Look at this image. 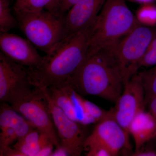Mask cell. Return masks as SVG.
I'll return each mask as SVG.
<instances>
[{"label": "cell", "mask_w": 156, "mask_h": 156, "mask_svg": "<svg viewBox=\"0 0 156 156\" xmlns=\"http://www.w3.org/2000/svg\"><path fill=\"white\" fill-rule=\"evenodd\" d=\"M92 27L63 39L43 56L38 65L27 68L33 87L48 88L66 85L87 57Z\"/></svg>", "instance_id": "obj_1"}, {"label": "cell", "mask_w": 156, "mask_h": 156, "mask_svg": "<svg viewBox=\"0 0 156 156\" xmlns=\"http://www.w3.org/2000/svg\"><path fill=\"white\" fill-rule=\"evenodd\" d=\"M67 84L81 95L97 96L115 103L124 83L112 48L87 54Z\"/></svg>", "instance_id": "obj_2"}, {"label": "cell", "mask_w": 156, "mask_h": 156, "mask_svg": "<svg viewBox=\"0 0 156 156\" xmlns=\"http://www.w3.org/2000/svg\"><path fill=\"white\" fill-rule=\"evenodd\" d=\"M139 23L125 0H106L92 26L87 54L113 48Z\"/></svg>", "instance_id": "obj_3"}, {"label": "cell", "mask_w": 156, "mask_h": 156, "mask_svg": "<svg viewBox=\"0 0 156 156\" xmlns=\"http://www.w3.org/2000/svg\"><path fill=\"white\" fill-rule=\"evenodd\" d=\"M18 27L36 48L50 52L64 39V15L48 10L15 12Z\"/></svg>", "instance_id": "obj_4"}, {"label": "cell", "mask_w": 156, "mask_h": 156, "mask_svg": "<svg viewBox=\"0 0 156 156\" xmlns=\"http://www.w3.org/2000/svg\"><path fill=\"white\" fill-rule=\"evenodd\" d=\"M156 37V28L139 23L112 48L124 84L136 74L143 57Z\"/></svg>", "instance_id": "obj_5"}, {"label": "cell", "mask_w": 156, "mask_h": 156, "mask_svg": "<svg viewBox=\"0 0 156 156\" xmlns=\"http://www.w3.org/2000/svg\"><path fill=\"white\" fill-rule=\"evenodd\" d=\"M11 106L46 136L55 149L61 147L48 102L41 89L34 87L30 95Z\"/></svg>", "instance_id": "obj_6"}, {"label": "cell", "mask_w": 156, "mask_h": 156, "mask_svg": "<svg viewBox=\"0 0 156 156\" xmlns=\"http://www.w3.org/2000/svg\"><path fill=\"white\" fill-rule=\"evenodd\" d=\"M28 69L0 53V101L13 105L27 97L34 89Z\"/></svg>", "instance_id": "obj_7"}, {"label": "cell", "mask_w": 156, "mask_h": 156, "mask_svg": "<svg viewBox=\"0 0 156 156\" xmlns=\"http://www.w3.org/2000/svg\"><path fill=\"white\" fill-rule=\"evenodd\" d=\"M44 95L54 126L58 132L62 147L68 155L80 156L87 135L86 126L71 119L52 99L48 89L38 88Z\"/></svg>", "instance_id": "obj_8"}, {"label": "cell", "mask_w": 156, "mask_h": 156, "mask_svg": "<svg viewBox=\"0 0 156 156\" xmlns=\"http://www.w3.org/2000/svg\"><path fill=\"white\" fill-rule=\"evenodd\" d=\"M129 135L115 119L111 108L108 115L96 123L92 133L87 136L84 150L92 147L101 146L108 150L112 156H118L123 151H130Z\"/></svg>", "instance_id": "obj_9"}, {"label": "cell", "mask_w": 156, "mask_h": 156, "mask_svg": "<svg viewBox=\"0 0 156 156\" xmlns=\"http://www.w3.org/2000/svg\"><path fill=\"white\" fill-rule=\"evenodd\" d=\"M112 108L115 119L129 134V128L134 117L145 109V93L139 76L134 75L124 85L122 94Z\"/></svg>", "instance_id": "obj_10"}, {"label": "cell", "mask_w": 156, "mask_h": 156, "mask_svg": "<svg viewBox=\"0 0 156 156\" xmlns=\"http://www.w3.org/2000/svg\"><path fill=\"white\" fill-rule=\"evenodd\" d=\"M106 0H79L64 15V38L92 27Z\"/></svg>", "instance_id": "obj_11"}, {"label": "cell", "mask_w": 156, "mask_h": 156, "mask_svg": "<svg viewBox=\"0 0 156 156\" xmlns=\"http://www.w3.org/2000/svg\"><path fill=\"white\" fill-rule=\"evenodd\" d=\"M0 48L5 56L27 68L35 67L43 59L28 39L15 34L1 33Z\"/></svg>", "instance_id": "obj_12"}, {"label": "cell", "mask_w": 156, "mask_h": 156, "mask_svg": "<svg viewBox=\"0 0 156 156\" xmlns=\"http://www.w3.org/2000/svg\"><path fill=\"white\" fill-rule=\"evenodd\" d=\"M135 144V150H139L146 143L156 137V120L145 110L140 112L129 128Z\"/></svg>", "instance_id": "obj_13"}, {"label": "cell", "mask_w": 156, "mask_h": 156, "mask_svg": "<svg viewBox=\"0 0 156 156\" xmlns=\"http://www.w3.org/2000/svg\"><path fill=\"white\" fill-rule=\"evenodd\" d=\"M50 144H52L48 138L34 129L17 140L13 147H11L6 152L5 156H37L41 150Z\"/></svg>", "instance_id": "obj_14"}, {"label": "cell", "mask_w": 156, "mask_h": 156, "mask_svg": "<svg viewBox=\"0 0 156 156\" xmlns=\"http://www.w3.org/2000/svg\"><path fill=\"white\" fill-rule=\"evenodd\" d=\"M3 128L13 129L17 134L18 140L36 129L9 103L1 102L0 128Z\"/></svg>", "instance_id": "obj_15"}, {"label": "cell", "mask_w": 156, "mask_h": 156, "mask_svg": "<svg viewBox=\"0 0 156 156\" xmlns=\"http://www.w3.org/2000/svg\"><path fill=\"white\" fill-rule=\"evenodd\" d=\"M56 5L57 0H15L14 10V12H36L46 10L58 14Z\"/></svg>", "instance_id": "obj_16"}, {"label": "cell", "mask_w": 156, "mask_h": 156, "mask_svg": "<svg viewBox=\"0 0 156 156\" xmlns=\"http://www.w3.org/2000/svg\"><path fill=\"white\" fill-rule=\"evenodd\" d=\"M145 93L146 105L156 96V66L138 74Z\"/></svg>", "instance_id": "obj_17"}, {"label": "cell", "mask_w": 156, "mask_h": 156, "mask_svg": "<svg viewBox=\"0 0 156 156\" xmlns=\"http://www.w3.org/2000/svg\"><path fill=\"white\" fill-rule=\"evenodd\" d=\"M17 26V19L11 14L9 0H0V32H9Z\"/></svg>", "instance_id": "obj_18"}, {"label": "cell", "mask_w": 156, "mask_h": 156, "mask_svg": "<svg viewBox=\"0 0 156 156\" xmlns=\"http://www.w3.org/2000/svg\"><path fill=\"white\" fill-rule=\"evenodd\" d=\"M136 18L142 25L154 27L156 26V6L151 3L144 4L136 11Z\"/></svg>", "instance_id": "obj_19"}, {"label": "cell", "mask_w": 156, "mask_h": 156, "mask_svg": "<svg viewBox=\"0 0 156 156\" xmlns=\"http://www.w3.org/2000/svg\"><path fill=\"white\" fill-rule=\"evenodd\" d=\"M0 134V156H5V154L11 148V144L18 137L15 131L10 128H1Z\"/></svg>", "instance_id": "obj_20"}, {"label": "cell", "mask_w": 156, "mask_h": 156, "mask_svg": "<svg viewBox=\"0 0 156 156\" xmlns=\"http://www.w3.org/2000/svg\"><path fill=\"white\" fill-rule=\"evenodd\" d=\"M156 66V37L152 40L140 64V68Z\"/></svg>", "instance_id": "obj_21"}, {"label": "cell", "mask_w": 156, "mask_h": 156, "mask_svg": "<svg viewBox=\"0 0 156 156\" xmlns=\"http://www.w3.org/2000/svg\"><path fill=\"white\" fill-rule=\"evenodd\" d=\"M79 0H57L56 13L64 15Z\"/></svg>", "instance_id": "obj_22"}, {"label": "cell", "mask_w": 156, "mask_h": 156, "mask_svg": "<svg viewBox=\"0 0 156 156\" xmlns=\"http://www.w3.org/2000/svg\"><path fill=\"white\" fill-rule=\"evenodd\" d=\"M87 156H112L110 152L105 147L101 146L92 147L87 149Z\"/></svg>", "instance_id": "obj_23"}, {"label": "cell", "mask_w": 156, "mask_h": 156, "mask_svg": "<svg viewBox=\"0 0 156 156\" xmlns=\"http://www.w3.org/2000/svg\"><path fill=\"white\" fill-rule=\"evenodd\" d=\"M133 156H156V151L151 147H144L143 146L137 151L130 154Z\"/></svg>", "instance_id": "obj_24"}, {"label": "cell", "mask_w": 156, "mask_h": 156, "mask_svg": "<svg viewBox=\"0 0 156 156\" xmlns=\"http://www.w3.org/2000/svg\"><path fill=\"white\" fill-rule=\"evenodd\" d=\"M147 105H148L149 112L156 120V96L152 98L149 101Z\"/></svg>", "instance_id": "obj_25"}, {"label": "cell", "mask_w": 156, "mask_h": 156, "mask_svg": "<svg viewBox=\"0 0 156 156\" xmlns=\"http://www.w3.org/2000/svg\"><path fill=\"white\" fill-rule=\"evenodd\" d=\"M129 1H131V2H136L145 4H147V3H151L154 0H129Z\"/></svg>", "instance_id": "obj_26"}]
</instances>
